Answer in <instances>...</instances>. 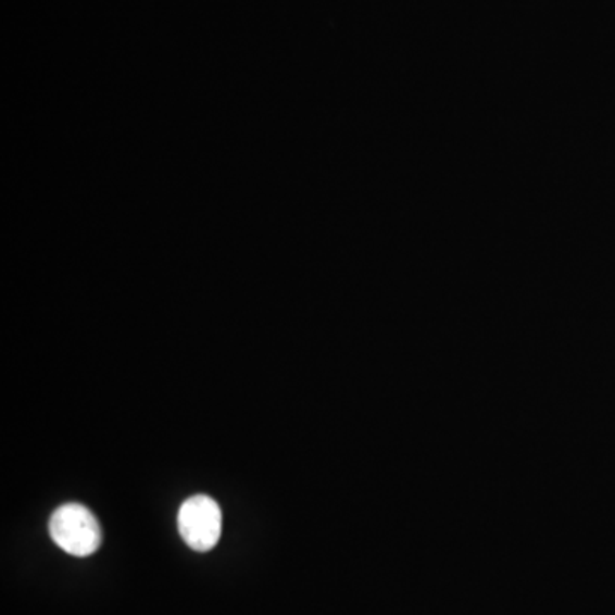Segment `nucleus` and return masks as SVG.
I'll list each match as a JSON object with an SVG mask.
<instances>
[{
    "instance_id": "f257e3e1",
    "label": "nucleus",
    "mask_w": 615,
    "mask_h": 615,
    "mask_svg": "<svg viewBox=\"0 0 615 615\" xmlns=\"http://www.w3.org/2000/svg\"><path fill=\"white\" fill-rule=\"evenodd\" d=\"M53 542L76 557H88L100 549L103 531L91 510L79 503L62 504L49 524Z\"/></svg>"
},
{
    "instance_id": "f03ea898",
    "label": "nucleus",
    "mask_w": 615,
    "mask_h": 615,
    "mask_svg": "<svg viewBox=\"0 0 615 615\" xmlns=\"http://www.w3.org/2000/svg\"><path fill=\"white\" fill-rule=\"evenodd\" d=\"M178 530L188 548L199 552L212 551L223 531L219 504L205 494L188 498L178 513Z\"/></svg>"
}]
</instances>
